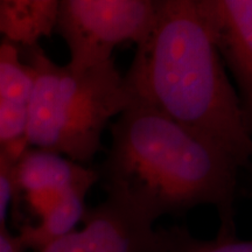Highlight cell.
Returning a JSON list of instances; mask_svg holds the SVG:
<instances>
[{"label":"cell","instance_id":"obj_1","mask_svg":"<svg viewBox=\"0 0 252 252\" xmlns=\"http://www.w3.org/2000/svg\"><path fill=\"white\" fill-rule=\"evenodd\" d=\"M110 133L108 153L97 169L106 195L154 222L213 207L219 231L236 232L235 203L244 171L223 147L139 98H132Z\"/></svg>","mask_w":252,"mask_h":252},{"label":"cell","instance_id":"obj_2","mask_svg":"<svg viewBox=\"0 0 252 252\" xmlns=\"http://www.w3.org/2000/svg\"><path fill=\"white\" fill-rule=\"evenodd\" d=\"M124 78L133 98L214 140L252 174V134L214 39L209 0H156Z\"/></svg>","mask_w":252,"mask_h":252},{"label":"cell","instance_id":"obj_3","mask_svg":"<svg viewBox=\"0 0 252 252\" xmlns=\"http://www.w3.org/2000/svg\"><path fill=\"white\" fill-rule=\"evenodd\" d=\"M20 49L33 76L26 145L87 165L102 147L110 122L133 98L124 75L113 59L78 68L56 63L40 45Z\"/></svg>","mask_w":252,"mask_h":252},{"label":"cell","instance_id":"obj_4","mask_svg":"<svg viewBox=\"0 0 252 252\" xmlns=\"http://www.w3.org/2000/svg\"><path fill=\"white\" fill-rule=\"evenodd\" d=\"M156 0H60L55 31L69 52V64L89 67L111 60L126 42L135 45L152 25Z\"/></svg>","mask_w":252,"mask_h":252},{"label":"cell","instance_id":"obj_5","mask_svg":"<svg viewBox=\"0 0 252 252\" xmlns=\"http://www.w3.org/2000/svg\"><path fill=\"white\" fill-rule=\"evenodd\" d=\"M156 222L122 198L88 208L81 225L35 252H153Z\"/></svg>","mask_w":252,"mask_h":252},{"label":"cell","instance_id":"obj_6","mask_svg":"<svg viewBox=\"0 0 252 252\" xmlns=\"http://www.w3.org/2000/svg\"><path fill=\"white\" fill-rule=\"evenodd\" d=\"M98 181L97 169L34 147H26L14 166L15 196H24L37 219L72 190L91 189Z\"/></svg>","mask_w":252,"mask_h":252},{"label":"cell","instance_id":"obj_7","mask_svg":"<svg viewBox=\"0 0 252 252\" xmlns=\"http://www.w3.org/2000/svg\"><path fill=\"white\" fill-rule=\"evenodd\" d=\"M213 35L252 134V0H209Z\"/></svg>","mask_w":252,"mask_h":252},{"label":"cell","instance_id":"obj_8","mask_svg":"<svg viewBox=\"0 0 252 252\" xmlns=\"http://www.w3.org/2000/svg\"><path fill=\"white\" fill-rule=\"evenodd\" d=\"M33 86L20 47L0 43V147L25 150L26 111Z\"/></svg>","mask_w":252,"mask_h":252},{"label":"cell","instance_id":"obj_9","mask_svg":"<svg viewBox=\"0 0 252 252\" xmlns=\"http://www.w3.org/2000/svg\"><path fill=\"white\" fill-rule=\"evenodd\" d=\"M60 0H0V35L20 48L39 45L55 31Z\"/></svg>","mask_w":252,"mask_h":252},{"label":"cell","instance_id":"obj_10","mask_svg":"<svg viewBox=\"0 0 252 252\" xmlns=\"http://www.w3.org/2000/svg\"><path fill=\"white\" fill-rule=\"evenodd\" d=\"M89 191V189L72 190L41 215L36 223L24 226L18 238L25 250L36 251L76 230L87 213L86 200Z\"/></svg>","mask_w":252,"mask_h":252},{"label":"cell","instance_id":"obj_11","mask_svg":"<svg viewBox=\"0 0 252 252\" xmlns=\"http://www.w3.org/2000/svg\"><path fill=\"white\" fill-rule=\"evenodd\" d=\"M153 252H252V239L237 232L219 231L213 238H200L181 226L157 228Z\"/></svg>","mask_w":252,"mask_h":252},{"label":"cell","instance_id":"obj_12","mask_svg":"<svg viewBox=\"0 0 252 252\" xmlns=\"http://www.w3.org/2000/svg\"><path fill=\"white\" fill-rule=\"evenodd\" d=\"M23 151L0 147V228L6 225V216L15 197L14 166Z\"/></svg>","mask_w":252,"mask_h":252},{"label":"cell","instance_id":"obj_13","mask_svg":"<svg viewBox=\"0 0 252 252\" xmlns=\"http://www.w3.org/2000/svg\"><path fill=\"white\" fill-rule=\"evenodd\" d=\"M0 252H25L18 235L11 234L6 225L0 228Z\"/></svg>","mask_w":252,"mask_h":252}]
</instances>
